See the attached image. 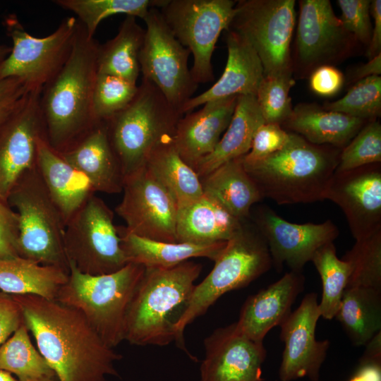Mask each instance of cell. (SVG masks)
Instances as JSON below:
<instances>
[{
  "label": "cell",
  "instance_id": "6da1fadb",
  "mask_svg": "<svg viewBox=\"0 0 381 381\" xmlns=\"http://www.w3.org/2000/svg\"><path fill=\"white\" fill-rule=\"evenodd\" d=\"M24 324L58 381H107L119 376L121 353L109 347L75 309L39 296L11 295Z\"/></svg>",
  "mask_w": 381,
  "mask_h": 381
},
{
  "label": "cell",
  "instance_id": "7a4b0ae2",
  "mask_svg": "<svg viewBox=\"0 0 381 381\" xmlns=\"http://www.w3.org/2000/svg\"><path fill=\"white\" fill-rule=\"evenodd\" d=\"M99 45L78 20L68 60L40 92L45 138L58 152L71 148L98 123L92 104Z\"/></svg>",
  "mask_w": 381,
  "mask_h": 381
},
{
  "label": "cell",
  "instance_id": "3957f363",
  "mask_svg": "<svg viewBox=\"0 0 381 381\" xmlns=\"http://www.w3.org/2000/svg\"><path fill=\"white\" fill-rule=\"evenodd\" d=\"M341 151L330 145L312 144L290 132V138L282 149L252 164H243L263 198L278 205L310 203L325 200Z\"/></svg>",
  "mask_w": 381,
  "mask_h": 381
},
{
  "label": "cell",
  "instance_id": "277c9868",
  "mask_svg": "<svg viewBox=\"0 0 381 381\" xmlns=\"http://www.w3.org/2000/svg\"><path fill=\"white\" fill-rule=\"evenodd\" d=\"M202 265L186 261L169 267H145L125 324V341L137 346L169 345L186 310Z\"/></svg>",
  "mask_w": 381,
  "mask_h": 381
},
{
  "label": "cell",
  "instance_id": "5b68a950",
  "mask_svg": "<svg viewBox=\"0 0 381 381\" xmlns=\"http://www.w3.org/2000/svg\"><path fill=\"white\" fill-rule=\"evenodd\" d=\"M144 271L143 265L128 262L116 272L92 275L69 262L68 280L55 300L78 310L114 349L125 341L127 312Z\"/></svg>",
  "mask_w": 381,
  "mask_h": 381
},
{
  "label": "cell",
  "instance_id": "8992f818",
  "mask_svg": "<svg viewBox=\"0 0 381 381\" xmlns=\"http://www.w3.org/2000/svg\"><path fill=\"white\" fill-rule=\"evenodd\" d=\"M183 116L155 85L142 79L130 104L104 121L124 178L144 167L157 147L173 140Z\"/></svg>",
  "mask_w": 381,
  "mask_h": 381
},
{
  "label": "cell",
  "instance_id": "52a82bcc",
  "mask_svg": "<svg viewBox=\"0 0 381 381\" xmlns=\"http://www.w3.org/2000/svg\"><path fill=\"white\" fill-rule=\"evenodd\" d=\"M245 220L214 260L211 272L195 286L188 306L176 325V342L186 352L183 332L187 325L203 315L222 295L246 287L272 265L265 238L254 224H248Z\"/></svg>",
  "mask_w": 381,
  "mask_h": 381
},
{
  "label": "cell",
  "instance_id": "ba28073f",
  "mask_svg": "<svg viewBox=\"0 0 381 381\" xmlns=\"http://www.w3.org/2000/svg\"><path fill=\"white\" fill-rule=\"evenodd\" d=\"M7 202L18 217L20 256L69 272L64 247L66 223L36 165L20 178Z\"/></svg>",
  "mask_w": 381,
  "mask_h": 381
},
{
  "label": "cell",
  "instance_id": "9c48e42d",
  "mask_svg": "<svg viewBox=\"0 0 381 381\" xmlns=\"http://www.w3.org/2000/svg\"><path fill=\"white\" fill-rule=\"evenodd\" d=\"M11 50L0 67V80L19 79L28 92H41L59 72L72 50L78 20L66 17L50 35L37 37L28 33L15 14L4 20Z\"/></svg>",
  "mask_w": 381,
  "mask_h": 381
},
{
  "label": "cell",
  "instance_id": "30bf717a",
  "mask_svg": "<svg viewBox=\"0 0 381 381\" xmlns=\"http://www.w3.org/2000/svg\"><path fill=\"white\" fill-rule=\"evenodd\" d=\"M64 247L68 262L85 274H109L128 264L114 213L95 194L66 222Z\"/></svg>",
  "mask_w": 381,
  "mask_h": 381
},
{
  "label": "cell",
  "instance_id": "8fae6325",
  "mask_svg": "<svg viewBox=\"0 0 381 381\" xmlns=\"http://www.w3.org/2000/svg\"><path fill=\"white\" fill-rule=\"evenodd\" d=\"M232 0H166L159 8L174 37L193 56L194 81L214 79L212 56L221 32L226 31L236 13Z\"/></svg>",
  "mask_w": 381,
  "mask_h": 381
},
{
  "label": "cell",
  "instance_id": "7c38bea8",
  "mask_svg": "<svg viewBox=\"0 0 381 381\" xmlns=\"http://www.w3.org/2000/svg\"><path fill=\"white\" fill-rule=\"evenodd\" d=\"M229 29L243 37L262 63L264 75L291 71L294 0H241Z\"/></svg>",
  "mask_w": 381,
  "mask_h": 381
},
{
  "label": "cell",
  "instance_id": "4fadbf2b",
  "mask_svg": "<svg viewBox=\"0 0 381 381\" xmlns=\"http://www.w3.org/2000/svg\"><path fill=\"white\" fill-rule=\"evenodd\" d=\"M143 20L146 29L139 54L143 79L181 111L198 87L188 65L190 52L174 37L158 8H150Z\"/></svg>",
  "mask_w": 381,
  "mask_h": 381
},
{
  "label": "cell",
  "instance_id": "5bb4252c",
  "mask_svg": "<svg viewBox=\"0 0 381 381\" xmlns=\"http://www.w3.org/2000/svg\"><path fill=\"white\" fill-rule=\"evenodd\" d=\"M122 191L115 211L127 231L155 241L177 242V204L145 166L124 178Z\"/></svg>",
  "mask_w": 381,
  "mask_h": 381
},
{
  "label": "cell",
  "instance_id": "9a60e30c",
  "mask_svg": "<svg viewBox=\"0 0 381 381\" xmlns=\"http://www.w3.org/2000/svg\"><path fill=\"white\" fill-rule=\"evenodd\" d=\"M253 222L267 244L272 265L278 272L286 265L290 271L301 272L315 251L334 242L339 234L329 219L320 224L291 223L267 205L258 208Z\"/></svg>",
  "mask_w": 381,
  "mask_h": 381
},
{
  "label": "cell",
  "instance_id": "2e32d148",
  "mask_svg": "<svg viewBox=\"0 0 381 381\" xmlns=\"http://www.w3.org/2000/svg\"><path fill=\"white\" fill-rule=\"evenodd\" d=\"M40 92H27L19 107L0 124V200L8 202L20 178L36 165L37 145L44 135Z\"/></svg>",
  "mask_w": 381,
  "mask_h": 381
},
{
  "label": "cell",
  "instance_id": "e0dca14e",
  "mask_svg": "<svg viewBox=\"0 0 381 381\" xmlns=\"http://www.w3.org/2000/svg\"><path fill=\"white\" fill-rule=\"evenodd\" d=\"M320 317L318 294L311 292L279 326L280 339L284 343L279 370L281 381L303 377L318 381L330 345L327 339H316L315 329Z\"/></svg>",
  "mask_w": 381,
  "mask_h": 381
},
{
  "label": "cell",
  "instance_id": "ac0fdd59",
  "mask_svg": "<svg viewBox=\"0 0 381 381\" xmlns=\"http://www.w3.org/2000/svg\"><path fill=\"white\" fill-rule=\"evenodd\" d=\"M325 200L341 209L356 241L381 230V162L335 171Z\"/></svg>",
  "mask_w": 381,
  "mask_h": 381
},
{
  "label": "cell",
  "instance_id": "d6986e66",
  "mask_svg": "<svg viewBox=\"0 0 381 381\" xmlns=\"http://www.w3.org/2000/svg\"><path fill=\"white\" fill-rule=\"evenodd\" d=\"M205 358L200 381H263L262 365L267 351L263 342L238 330L235 322L216 329L204 341Z\"/></svg>",
  "mask_w": 381,
  "mask_h": 381
},
{
  "label": "cell",
  "instance_id": "ffe728a7",
  "mask_svg": "<svg viewBox=\"0 0 381 381\" xmlns=\"http://www.w3.org/2000/svg\"><path fill=\"white\" fill-rule=\"evenodd\" d=\"M296 55L305 67L322 66L345 54L356 40L335 15L328 0H301Z\"/></svg>",
  "mask_w": 381,
  "mask_h": 381
},
{
  "label": "cell",
  "instance_id": "44dd1931",
  "mask_svg": "<svg viewBox=\"0 0 381 381\" xmlns=\"http://www.w3.org/2000/svg\"><path fill=\"white\" fill-rule=\"evenodd\" d=\"M301 272L289 271L279 280L247 298L235 322L239 332L263 342L270 329L280 326L291 313V307L303 291Z\"/></svg>",
  "mask_w": 381,
  "mask_h": 381
},
{
  "label": "cell",
  "instance_id": "7402d4cb",
  "mask_svg": "<svg viewBox=\"0 0 381 381\" xmlns=\"http://www.w3.org/2000/svg\"><path fill=\"white\" fill-rule=\"evenodd\" d=\"M236 96L207 102L179 121L173 143L182 159L194 170L215 148L232 118Z\"/></svg>",
  "mask_w": 381,
  "mask_h": 381
},
{
  "label": "cell",
  "instance_id": "603a6c76",
  "mask_svg": "<svg viewBox=\"0 0 381 381\" xmlns=\"http://www.w3.org/2000/svg\"><path fill=\"white\" fill-rule=\"evenodd\" d=\"M228 57L219 79L202 93L190 98L182 107L184 115L207 102L240 95L255 96L264 77L262 63L249 42L228 29L226 35Z\"/></svg>",
  "mask_w": 381,
  "mask_h": 381
},
{
  "label": "cell",
  "instance_id": "cb8c5ba5",
  "mask_svg": "<svg viewBox=\"0 0 381 381\" xmlns=\"http://www.w3.org/2000/svg\"><path fill=\"white\" fill-rule=\"evenodd\" d=\"M59 153L88 179L95 193L122 191L124 177L105 122L98 123L73 146Z\"/></svg>",
  "mask_w": 381,
  "mask_h": 381
},
{
  "label": "cell",
  "instance_id": "d4e9b609",
  "mask_svg": "<svg viewBox=\"0 0 381 381\" xmlns=\"http://www.w3.org/2000/svg\"><path fill=\"white\" fill-rule=\"evenodd\" d=\"M36 166L66 224L95 193L88 179L54 150L45 135L37 140Z\"/></svg>",
  "mask_w": 381,
  "mask_h": 381
},
{
  "label": "cell",
  "instance_id": "484cf974",
  "mask_svg": "<svg viewBox=\"0 0 381 381\" xmlns=\"http://www.w3.org/2000/svg\"><path fill=\"white\" fill-rule=\"evenodd\" d=\"M244 220L235 217L214 198L203 193L194 202L178 210L177 242H226L241 229Z\"/></svg>",
  "mask_w": 381,
  "mask_h": 381
},
{
  "label": "cell",
  "instance_id": "4316f807",
  "mask_svg": "<svg viewBox=\"0 0 381 381\" xmlns=\"http://www.w3.org/2000/svg\"><path fill=\"white\" fill-rule=\"evenodd\" d=\"M365 123L366 121L342 113L300 104L293 108L291 116L282 126L312 144L342 150Z\"/></svg>",
  "mask_w": 381,
  "mask_h": 381
},
{
  "label": "cell",
  "instance_id": "83f0119b",
  "mask_svg": "<svg viewBox=\"0 0 381 381\" xmlns=\"http://www.w3.org/2000/svg\"><path fill=\"white\" fill-rule=\"evenodd\" d=\"M117 230L128 263L144 267H169L200 257L214 261L227 242L206 244L163 242L134 235L127 231L124 226H117Z\"/></svg>",
  "mask_w": 381,
  "mask_h": 381
},
{
  "label": "cell",
  "instance_id": "f1b7e54d",
  "mask_svg": "<svg viewBox=\"0 0 381 381\" xmlns=\"http://www.w3.org/2000/svg\"><path fill=\"white\" fill-rule=\"evenodd\" d=\"M264 123L255 96H238L232 118L224 135L214 150L195 169L199 178L222 164L247 154L255 132Z\"/></svg>",
  "mask_w": 381,
  "mask_h": 381
},
{
  "label": "cell",
  "instance_id": "f546056e",
  "mask_svg": "<svg viewBox=\"0 0 381 381\" xmlns=\"http://www.w3.org/2000/svg\"><path fill=\"white\" fill-rule=\"evenodd\" d=\"M200 181L204 194L214 198L239 219L248 218L252 206L263 199L241 157L222 164L200 178Z\"/></svg>",
  "mask_w": 381,
  "mask_h": 381
},
{
  "label": "cell",
  "instance_id": "4dcf8cb0",
  "mask_svg": "<svg viewBox=\"0 0 381 381\" xmlns=\"http://www.w3.org/2000/svg\"><path fill=\"white\" fill-rule=\"evenodd\" d=\"M68 272L23 257L0 259V290L9 295H36L55 300Z\"/></svg>",
  "mask_w": 381,
  "mask_h": 381
},
{
  "label": "cell",
  "instance_id": "1f68e13d",
  "mask_svg": "<svg viewBox=\"0 0 381 381\" xmlns=\"http://www.w3.org/2000/svg\"><path fill=\"white\" fill-rule=\"evenodd\" d=\"M335 318L353 345L365 346L381 331V290L346 288Z\"/></svg>",
  "mask_w": 381,
  "mask_h": 381
},
{
  "label": "cell",
  "instance_id": "d6a6232c",
  "mask_svg": "<svg viewBox=\"0 0 381 381\" xmlns=\"http://www.w3.org/2000/svg\"><path fill=\"white\" fill-rule=\"evenodd\" d=\"M145 167L171 195L178 210L203 195L200 179L179 156L173 140L157 147Z\"/></svg>",
  "mask_w": 381,
  "mask_h": 381
},
{
  "label": "cell",
  "instance_id": "836d02e7",
  "mask_svg": "<svg viewBox=\"0 0 381 381\" xmlns=\"http://www.w3.org/2000/svg\"><path fill=\"white\" fill-rule=\"evenodd\" d=\"M145 30L136 18L126 16L116 36L99 45L97 73L116 75L136 83L140 69L139 54Z\"/></svg>",
  "mask_w": 381,
  "mask_h": 381
},
{
  "label": "cell",
  "instance_id": "e575fe53",
  "mask_svg": "<svg viewBox=\"0 0 381 381\" xmlns=\"http://www.w3.org/2000/svg\"><path fill=\"white\" fill-rule=\"evenodd\" d=\"M25 325L0 346V369L17 376L19 381L57 380L45 358L32 344Z\"/></svg>",
  "mask_w": 381,
  "mask_h": 381
},
{
  "label": "cell",
  "instance_id": "d590c367",
  "mask_svg": "<svg viewBox=\"0 0 381 381\" xmlns=\"http://www.w3.org/2000/svg\"><path fill=\"white\" fill-rule=\"evenodd\" d=\"M54 2L75 14L88 35L94 37L99 24L106 18L125 14L143 20L150 8L159 9L166 0H56Z\"/></svg>",
  "mask_w": 381,
  "mask_h": 381
},
{
  "label": "cell",
  "instance_id": "8d00e7d4",
  "mask_svg": "<svg viewBox=\"0 0 381 381\" xmlns=\"http://www.w3.org/2000/svg\"><path fill=\"white\" fill-rule=\"evenodd\" d=\"M311 262L318 272L322 286L319 303L321 317L335 318L351 273L349 263L337 256L334 242L326 243L314 253Z\"/></svg>",
  "mask_w": 381,
  "mask_h": 381
},
{
  "label": "cell",
  "instance_id": "74e56055",
  "mask_svg": "<svg viewBox=\"0 0 381 381\" xmlns=\"http://www.w3.org/2000/svg\"><path fill=\"white\" fill-rule=\"evenodd\" d=\"M351 269L347 287L361 286L381 290V230L356 241L341 258Z\"/></svg>",
  "mask_w": 381,
  "mask_h": 381
},
{
  "label": "cell",
  "instance_id": "f35d334b",
  "mask_svg": "<svg viewBox=\"0 0 381 381\" xmlns=\"http://www.w3.org/2000/svg\"><path fill=\"white\" fill-rule=\"evenodd\" d=\"M294 84L292 70L264 75L255 98L265 123L282 126L289 118L293 111L289 92Z\"/></svg>",
  "mask_w": 381,
  "mask_h": 381
},
{
  "label": "cell",
  "instance_id": "ab89813d",
  "mask_svg": "<svg viewBox=\"0 0 381 381\" xmlns=\"http://www.w3.org/2000/svg\"><path fill=\"white\" fill-rule=\"evenodd\" d=\"M324 109L366 121L375 120L381 112V77L372 75L356 81L343 97L326 103Z\"/></svg>",
  "mask_w": 381,
  "mask_h": 381
},
{
  "label": "cell",
  "instance_id": "60d3db41",
  "mask_svg": "<svg viewBox=\"0 0 381 381\" xmlns=\"http://www.w3.org/2000/svg\"><path fill=\"white\" fill-rule=\"evenodd\" d=\"M138 86L124 78L97 73L92 95V114L97 123L104 122L133 100Z\"/></svg>",
  "mask_w": 381,
  "mask_h": 381
},
{
  "label": "cell",
  "instance_id": "b9f144b4",
  "mask_svg": "<svg viewBox=\"0 0 381 381\" xmlns=\"http://www.w3.org/2000/svg\"><path fill=\"white\" fill-rule=\"evenodd\" d=\"M381 162V125L368 121L340 153L335 171H344Z\"/></svg>",
  "mask_w": 381,
  "mask_h": 381
},
{
  "label": "cell",
  "instance_id": "7bdbcfd3",
  "mask_svg": "<svg viewBox=\"0 0 381 381\" xmlns=\"http://www.w3.org/2000/svg\"><path fill=\"white\" fill-rule=\"evenodd\" d=\"M290 138V132L278 123H264L254 133L250 150L241 157L243 164L259 161L282 149Z\"/></svg>",
  "mask_w": 381,
  "mask_h": 381
},
{
  "label": "cell",
  "instance_id": "ee69618b",
  "mask_svg": "<svg viewBox=\"0 0 381 381\" xmlns=\"http://www.w3.org/2000/svg\"><path fill=\"white\" fill-rule=\"evenodd\" d=\"M341 21L345 30L354 38L368 46L372 34L368 0H339Z\"/></svg>",
  "mask_w": 381,
  "mask_h": 381
},
{
  "label": "cell",
  "instance_id": "f6af8a7d",
  "mask_svg": "<svg viewBox=\"0 0 381 381\" xmlns=\"http://www.w3.org/2000/svg\"><path fill=\"white\" fill-rule=\"evenodd\" d=\"M18 217L8 202L0 200V259L19 257Z\"/></svg>",
  "mask_w": 381,
  "mask_h": 381
},
{
  "label": "cell",
  "instance_id": "bcb514c9",
  "mask_svg": "<svg viewBox=\"0 0 381 381\" xmlns=\"http://www.w3.org/2000/svg\"><path fill=\"white\" fill-rule=\"evenodd\" d=\"M344 82L342 73L333 66L324 64L315 68L310 77V87L315 94L329 97L337 94Z\"/></svg>",
  "mask_w": 381,
  "mask_h": 381
},
{
  "label": "cell",
  "instance_id": "7dc6e473",
  "mask_svg": "<svg viewBox=\"0 0 381 381\" xmlns=\"http://www.w3.org/2000/svg\"><path fill=\"white\" fill-rule=\"evenodd\" d=\"M24 323L20 305L9 294L0 292V346Z\"/></svg>",
  "mask_w": 381,
  "mask_h": 381
},
{
  "label": "cell",
  "instance_id": "c3c4849f",
  "mask_svg": "<svg viewBox=\"0 0 381 381\" xmlns=\"http://www.w3.org/2000/svg\"><path fill=\"white\" fill-rule=\"evenodd\" d=\"M370 13L374 19V25L372 28V34L367 56L370 59L381 54V1H370Z\"/></svg>",
  "mask_w": 381,
  "mask_h": 381
},
{
  "label": "cell",
  "instance_id": "681fc988",
  "mask_svg": "<svg viewBox=\"0 0 381 381\" xmlns=\"http://www.w3.org/2000/svg\"><path fill=\"white\" fill-rule=\"evenodd\" d=\"M28 91L18 78H8L0 80V105L13 102Z\"/></svg>",
  "mask_w": 381,
  "mask_h": 381
},
{
  "label": "cell",
  "instance_id": "f907efd6",
  "mask_svg": "<svg viewBox=\"0 0 381 381\" xmlns=\"http://www.w3.org/2000/svg\"><path fill=\"white\" fill-rule=\"evenodd\" d=\"M347 381H381V361H359L354 374Z\"/></svg>",
  "mask_w": 381,
  "mask_h": 381
},
{
  "label": "cell",
  "instance_id": "816d5d0a",
  "mask_svg": "<svg viewBox=\"0 0 381 381\" xmlns=\"http://www.w3.org/2000/svg\"><path fill=\"white\" fill-rule=\"evenodd\" d=\"M381 73V54L373 57L369 61L358 66L353 78L356 81L372 75H380Z\"/></svg>",
  "mask_w": 381,
  "mask_h": 381
},
{
  "label": "cell",
  "instance_id": "f5cc1de1",
  "mask_svg": "<svg viewBox=\"0 0 381 381\" xmlns=\"http://www.w3.org/2000/svg\"><path fill=\"white\" fill-rule=\"evenodd\" d=\"M366 349L360 361H381V331L365 345Z\"/></svg>",
  "mask_w": 381,
  "mask_h": 381
},
{
  "label": "cell",
  "instance_id": "db71d44e",
  "mask_svg": "<svg viewBox=\"0 0 381 381\" xmlns=\"http://www.w3.org/2000/svg\"><path fill=\"white\" fill-rule=\"evenodd\" d=\"M24 96L25 95L13 102L0 105V124L19 107Z\"/></svg>",
  "mask_w": 381,
  "mask_h": 381
},
{
  "label": "cell",
  "instance_id": "11a10c76",
  "mask_svg": "<svg viewBox=\"0 0 381 381\" xmlns=\"http://www.w3.org/2000/svg\"><path fill=\"white\" fill-rule=\"evenodd\" d=\"M11 50V47L6 44H0V67L4 60L7 58Z\"/></svg>",
  "mask_w": 381,
  "mask_h": 381
},
{
  "label": "cell",
  "instance_id": "9f6ffc18",
  "mask_svg": "<svg viewBox=\"0 0 381 381\" xmlns=\"http://www.w3.org/2000/svg\"><path fill=\"white\" fill-rule=\"evenodd\" d=\"M0 381H19L15 379L11 373L0 369ZM58 381V380H52Z\"/></svg>",
  "mask_w": 381,
  "mask_h": 381
}]
</instances>
